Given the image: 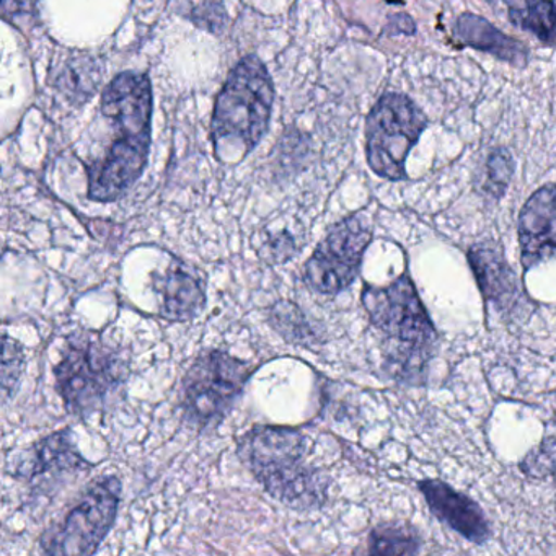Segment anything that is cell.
Instances as JSON below:
<instances>
[{"label": "cell", "mask_w": 556, "mask_h": 556, "mask_svg": "<svg viewBox=\"0 0 556 556\" xmlns=\"http://www.w3.org/2000/svg\"><path fill=\"white\" fill-rule=\"evenodd\" d=\"M363 304L374 327L389 340L390 370L399 376L421 372L434 346L435 330L409 276H400L387 288L367 286Z\"/></svg>", "instance_id": "cell-4"}, {"label": "cell", "mask_w": 556, "mask_h": 556, "mask_svg": "<svg viewBox=\"0 0 556 556\" xmlns=\"http://www.w3.org/2000/svg\"><path fill=\"white\" fill-rule=\"evenodd\" d=\"M389 4H405V0H387Z\"/></svg>", "instance_id": "cell-24"}, {"label": "cell", "mask_w": 556, "mask_h": 556, "mask_svg": "<svg viewBox=\"0 0 556 556\" xmlns=\"http://www.w3.org/2000/svg\"><path fill=\"white\" fill-rule=\"evenodd\" d=\"M126 376L128 364L118 351L92 333L71 337L63 359L54 367L58 393L74 416L92 415L102 408Z\"/></svg>", "instance_id": "cell-5"}, {"label": "cell", "mask_w": 556, "mask_h": 556, "mask_svg": "<svg viewBox=\"0 0 556 556\" xmlns=\"http://www.w3.org/2000/svg\"><path fill=\"white\" fill-rule=\"evenodd\" d=\"M252 370L249 363L226 351H207L198 357L181 383V408L188 425L197 429L219 425L236 405Z\"/></svg>", "instance_id": "cell-6"}, {"label": "cell", "mask_w": 556, "mask_h": 556, "mask_svg": "<svg viewBox=\"0 0 556 556\" xmlns=\"http://www.w3.org/2000/svg\"><path fill=\"white\" fill-rule=\"evenodd\" d=\"M419 546L418 535L402 523H386L370 533L369 553L374 555H415Z\"/></svg>", "instance_id": "cell-17"}, {"label": "cell", "mask_w": 556, "mask_h": 556, "mask_svg": "<svg viewBox=\"0 0 556 556\" xmlns=\"http://www.w3.org/2000/svg\"><path fill=\"white\" fill-rule=\"evenodd\" d=\"M155 289L162 298V317L170 321H190L203 312L206 291L203 282L184 265L170 266L157 276Z\"/></svg>", "instance_id": "cell-12"}, {"label": "cell", "mask_w": 556, "mask_h": 556, "mask_svg": "<svg viewBox=\"0 0 556 556\" xmlns=\"http://www.w3.org/2000/svg\"><path fill=\"white\" fill-rule=\"evenodd\" d=\"M239 457L266 493L286 506L312 509L327 500L328 480L307 462L299 429L256 426L240 438Z\"/></svg>", "instance_id": "cell-2"}, {"label": "cell", "mask_w": 556, "mask_h": 556, "mask_svg": "<svg viewBox=\"0 0 556 556\" xmlns=\"http://www.w3.org/2000/svg\"><path fill=\"white\" fill-rule=\"evenodd\" d=\"M428 126L425 112L402 93H386L366 123V154L374 174L387 180L408 178L405 162Z\"/></svg>", "instance_id": "cell-7"}, {"label": "cell", "mask_w": 556, "mask_h": 556, "mask_svg": "<svg viewBox=\"0 0 556 556\" xmlns=\"http://www.w3.org/2000/svg\"><path fill=\"white\" fill-rule=\"evenodd\" d=\"M122 497V480L102 477L93 481L60 526L41 539L48 555H92L115 526Z\"/></svg>", "instance_id": "cell-8"}, {"label": "cell", "mask_w": 556, "mask_h": 556, "mask_svg": "<svg viewBox=\"0 0 556 556\" xmlns=\"http://www.w3.org/2000/svg\"><path fill=\"white\" fill-rule=\"evenodd\" d=\"M372 230L361 216H351L331 227L304 266L308 288L321 295L344 291L359 273Z\"/></svg>", "instance_id": "cell-9"}, {"label": "cell", "mask_w": 556, "mask_h": 556, "mask_svg": "<svg viewBox=\"0 0 556 556\" xmlns=\"http://www.w3.org/2000/svg\"><path fill=\"white\" fill-rule=\"evenodd\" d=\"M102 112L118 132L102 162L90 168L89 198L112 203L138 181L151 148L152 89L144 74L123 73L106 87Z\"/></svg>", "instance_id": "cell-1"}, {"label": "cell", "mask_w": 556, "mask_h": 556, "mask_svg": "<svg viewBox=\"0 0 556 556\" xmlns=\"http://www.w3.org/2000/svg\"><path fill=\"white\" fill-rule=\"evenodd\" d=\"M517 229L523 268L556 255V185H545L527 200Z\"/></svg>", "instance_id": "cell-10"}, {"label": "cell", "mask_w": 556, "mask_h": 556, "mask_svg": "<svg viewBox=\"0 0 556 556\" xmlns=\"http://www.w3.org/2000/svg\"><path fill=\"white\" fill-rule=\"evenodd\" d=\"M520 468L530 477H556V439H548L539 448L530 452Z\"/></svg>", "instance_id": "cell-20"}, {"label": "cell", "mask_w": 556, "mask_h": 556, "mask_svg": "<svg viewBox=\"0 0 556 556\" xmlns=\"http://www.w3.org/2000/svg\"><path fill=\"white\" fill-rule=\"evenodd\" d=\"M269 320L273 327L292 343L307 344L308 338L312 340L311 325L291 302L282 301L275 305L269 314Z\"/></svg>", "instance_id": "cell-18"}, {"label": "cell", "mask_w": 556, "mask_h": 556, "mask_svg": "<svg viewBox=\"0 0 556 556\" xmlns=\"http://www.w3.org/2000/svg\"><path fill=\"white\" fill-rule=\"evenodd\" d=\"M25 369L24 346L4 334V356H2V399L4 402L14 396Z\"/></svg>", "instance_id": "cell-19"}, {"label": "cell", "mask_w": 556, "mask_h": 556, "mask_svg": "<svg viewBox=\"0 0 556 556\" xmlns=\"http://www.w3.org/2000/svg\"><path fill=\"white\" fill-rule=\"evenodd\" d=\"M262 252L260 255L263 258L269 260L271 263H285L288 260L294 258L295 253L299 252L298 243H295L294 237L288 232L276 233V236L269 237L265 243H263Z\"/></svg>", "instance_id": "cell-22"}, {"label": "cell", "mask_w": 556, "mask_h": 556, "mask_svg": "<svg viewBox=\"0 0 556 556\" xmlns=\"http://www.w3.org/2000/svg\"><path fill=\"white\" fill-rule=\"evenodd\" d=\"M484 298L500 311H513L520 301L519 286L504 256L493 247H475L468 253Z\"/></svg>", "instance_id": "cell-13"}, {"label": "cell", "mask_w": 556, "mask_h": 556, "mask_svg": "<svg viewBox=\"0 0 556 556\" xmlns=\"http://www.w3.org/2000/svg\"><path fill=\"white\" fill-rule=\"evenodd\" d=\"M432 513L460 533L471 543L486 542L490 539V526L477 503L448 486L444 481L425 480L419 483Z\"/></svg>", "instance_id": "cell-11"}, {"label": "cell", "mask_w": 556, "mask_h": 556, "mask_svg": "<svg viewBox=\"0 0 556 556\" xmlns=\"http://www.w3.org/2000/svg\"><path fill=\"white\" fill-rule=\"evenodd\" d=\"M454 37L464 47L493 54L497 60L514 67H526L529 61V51L522 43L504 31L497 30L493 24L484 21L480 15L462 14L455 21Z\"/></svg>", "instance_id": "cell-14"}, {"label": "cell", "mask_w": 556, "mask_h": 556, "mask_svg": "<svg viewBox=\"0 0 556 556\" xmlns=\"http://www.w3.org/2000/svg\"><path fill=\"white\" fill-rule=\"evenodd\" d=\"M509 18L520 30L529 31L545 45H556V4L553 0L509 2Z\"/></svg>", "instance_id": "cell-16"}, {"label": "cell", "mask_w": 556, "mask_h": 556, "mask_svg": "<svg viewBox=\"0 0 556 556\" xmlns=\"http://www.w3.org/2000/svg\"><path fill=\"white\" fill-rule=\"evenodd\" d=\"M25 2H27V0H5L4 9H8L9 4H12V11H14V4L25 5Z\"/></svg>", "instance_id": "cell-23"}, {"label": "cell", "mask_w": 556, "mask_h": 556, "mask_svg": "<svg viewBox=\"0 0 556 556\" xmlns=\"http://www.w3.org/2000/svg\"><path fill=\"white\" fill-rule=\"evenodd\" d=\"M275 89L256 56H247L230 73L214 109V151L219 161H240L268 129Z\"/></svg>", "instance_id": "cell-3"}, {"label": "cell", "mask_w": 556, "mask_h": 556, "mask_svg": "<svg viewBox=\"0 0 556 556\" xmlns=\"http://www.w3.org/2000/svg\"><path fill=\"white\" fill-rule=\"evenodd\" d=\"M514 162L506 149H496L488 159V185L490 193L494 197H503L513 178Z\"/></svg>", "instance_id": "cell-21"}, {"label": "cell", "mask_w": 556, "mask_h": 556, "mask_svg": "<svg viewBox=\"0 0 556 556\" xmlns=\"http://www.w3.org/2000/svg\"><path fill=\"white\" fill-rule=\"evenodd\" d=\"M89 462L84 460L83 455L74 445L71 431H60L48 435L38 442L31 455L28 467L24 468L27 480H51V477L61 478L64 475L80 473L89 470Z\"/></svg>", "instance_id": "cell-15"}]
</instances>
